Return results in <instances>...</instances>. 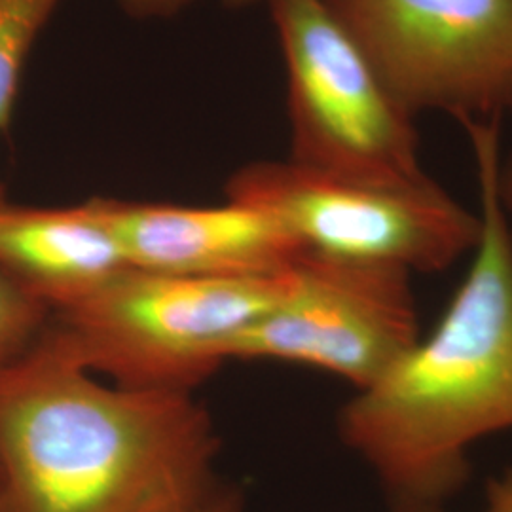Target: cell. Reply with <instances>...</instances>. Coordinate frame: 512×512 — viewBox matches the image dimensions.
<instances>
[{"mask_svg": "<svg viewBox=\"0 0 512 512\" xmlns=\"http://www.w3.org/2000/svg\"><path fill=\"white\" fill-rule=\"evenodd\" d=\"M129 268L82 203L31 207L0 192V274L46 310H61Z\"/></svg>", "mask_w": 512, "mask_h": 512, "instance_id": "obj_9", "label": "cell"}, {"mask_svg": "<svg viewBox=\"0 0 512 512\" xmlns=\"http://www.w3.org/2000/svg\"><path fill=\"white\" fill-rule=\"evenodd\" d=\"M219 452L192 393L107 384L50 325L0 363L6 512H203Z\"/></svg>", "mask_w": 512, "mask_h": 512, "instance_id": "obj_1", "label": "cell"}, {"mask_svg": "<svg viewBox=\"0 0 512 512\" xmlns=\"http://www.w3.org/2000/svg\"><path fill=\"white\" fill-rule=\"evenodd\" d=\"M412 274L300 253L283 300L226 344L224 361H281L376 382L420 340Z\"/></svg>", "mask_w": 512, "mask_h": 512, "instance_id": "obj_7", "label": "cell"}, {"mask_svg": "<svg viewBox=\"0 0 512 512\" xmlns=\"http://www.w3.org/2000/svg\"><path fill=\"white\" fill-rule=\"evenodd\" d=\"M497 194L507 217L512 220V152L509 156H501L497 171Z\"/></svg>", "mask_w": 512, "mask_h": 512, "instance_id": "obj_15", "label": "cell"}, {"mask_svg": "<svg viewBox=\"0 0 512 512\" xmlns=\"http://www.w3.org/2000/svg\"><path fill=\"white\" fill-rule=\"evenodd\" d=\"M294 264V262H293ZM293 264L260 277H194L126 268L48 325L92 374L129 389L192 393L224 348L289 291Z\"/></svg>", "mask_w": 512, "mask_h": 512, "instance_id": "obj_3", "label": "cell"}, {"mask_svg": "<svg viewBox=\"0 0 512 512\" xmlns=\"http://www.w3.org/2000/svg\"><path fill=\"white\" fill-rule=\"evenodd\" d=\"M128 16L137 19H162L179 14L192 0H114Z\"/></svg>", "mask_w": 512, "mask_h": 512, "instance_id": "obj_12", "label": "cell"}, {"mask_svg": "<svg viewBox=\"0 0 512 512\" xmlns=\"http://www.w3.org/2000/svg\"><path fill=\"white\" fill-rule=\"evenodd\" d=\"M226 200L253 207L302 253L439 274L475 251L478 213L429 175L410 183H366L304 165L255 162L226 183Z\"/></svg>", "mask_w": 512, "mask_h": 512, "instance_id": "obj_4", "label": "cell"}, {"mask_svg": "<svg viewBox=\"0 0 512 512\" xmlns=\"http://www.w3.org/2000/svg\"><path fill=\"white\" fill-rule=\"evenodd\" d=\"M268 8L287 67L289 160L366 183L423 179L414 116L325 0H274Z\"/></svg>", "mask_w": 512, "mask_h": 512, "instance_id": "obj_5", "label": "cell"}, {"mask_svg": "<svg viewBox=\"0 0 512 512\" xmlns=\"http://www.w3.org/2000/svg\"><path fill=\"white\" fill-rule=\"evenodd\" d=\"M480 196L473 262L437 327L338 414L344 446L391 503L444 505L473 475L471 450L512 431V232L497 194L495 116L459 120Z\"/></svg>", "mask_w": 512, "mask_h": 512, "instance_id": "obj_2", "label": "cell"}, {"mask_svg": "<svg viewBox=\"0 0 512 512\" xmlns=\"http://www.w3.org/2000/svg\"><path fill=\"white\" fill-rule=\"evenodd\" d=\"M203 512H245V495L238 486H224Z\"/></svg>", "mask_w": 512, "mask_h": 512, "instance_id": "obj_14", "label": "cell"}, {"mask_svg": "<svg viewBox=\"0 0 512 512\" xmlns=\"http://www.w3.org/2000/svg\"><path fill=\"white\" fill-rule=\"evenodd\" d=\"M129 268L194 277H260L302 253L272 217L241 203L194 207L93 198L82 203Z\"/></svg>", "mask_w": 512, "mask_h": 512, "instance_id": "obj_8", "label": "cell"}, {"mask_svg": "<svg viewBox=\"0 0 512 512\" xmlns=\"http://www.w3.org/2000/svg\"><path fill=\"white\" fill-rule=\"evenodd\" d=\"M385 88L412 116L458 120L507 107L512 0H325Z\"/></svg>", "mask_w": 512, "mask_h": 512, "instance_id": "obj_6", "label": "cell"}, {"mask_svg": "<svg viewBox=\"0 0 512 512\" xmlns=\"http://www.w3.org/2000/svg\"><path fill=\"white\" fill-rule=\"evenodd\" d=\"M274 0H222V4L230 10H247L253 6H270Z\"/></svg>", "mask_w": 512, "mask_h": 512, "instance_id": "obj_17", "label": "cell"}, {"mask_svg": "<svg viewBox=\"0 0 512 512\" xmlns=\"http://www.w3.org/2000/svg\"><path fill=\"white\" fill-rule=\"evenodd\" d=\"M507 107H509V109H512V92H511V95H509V101H507Z\"/></svg>", "mask_w": 512, "mask_h": 512, "instance_id": "obj_19", "label": "cell"}, {"mask_svg": "<svg viewBox=\"0 0 512 512\" xmlns=\"http://www.w3.org/2000/svg\"><path fill=\"white\" fill-rule=\"evenodd\" d=\"M391 512H446L444 505L427 503H391Z\"/></svg>", "mask_w": 512, "mask_h": 512, "instance_id": "obj_16", "label": "cell"}, {"mask_svg": "<svg viewBox=\"0 0 512 512\" xmlns=\"http://www.w3.org/2000/svg\"><path fill=\"white\" fill-rule=\"evenodd\" d=\"M0 512H6V509H4V499H2V486H0Z\"/></svg>", "mask_w": 512, "mask_h": 512, "instance_id": "obj_18", "label": "cell"}, {"mask_svg": "<svg viewBox=\"0 0 512 512\" xmlns=\"http://www.w3.org/2000/svg\"><path fill=\"white\" fill-rule=\"evenodd\" d=\"M482 512H512V469L488 480Z\"/></svg>", "mask_w": 512, "mask_h": 512, "instance_id": "obj_13", "label": "cell"}, {"mask_svg": "<svg viewBox=\"0 0 512 512\" xmlns=\"http://www.w3.org/2000/svg\"><path fill=\"white\" fill-rule=\"evenodd\" d=\"M61 0H0V129L10 122L25 61Z\"/></svg>", "mask_w": 512, "mask_h": 512, "instance_id": "obj_10", "label": "cell"}, {"mask_svg": "<svg viewBox=\"0 0 512 512\" xmlns=\"http://www.w3.org/2000/svg\"><path fill=\"white\" fill-rule=\"evenodd\" d=\"M50 311L0 274V363L37 340Z\"/></svg>", "mask_w": 512, "mask_h": 512, "instance_id": "obj_11", "label": "cell"}]
</instances>
